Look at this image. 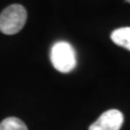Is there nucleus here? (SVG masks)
<instances>
[{
  "instance_id": "obj_2",
  "label": "nucleus",
  "mask_w": 130,
  "mask_h": 130,
  "mask_svg": "<svg viewBox=\"0 0 130 130\" xmlns=\"http://www.w3.org/2000/svg\"><path fill=\"white\" fill-rule=\"evenodd\" d=\"M51 63L61 73H70L76 66V53L73 46L66 41H58L51 48Z\"/></svg>"
},
{
  "instance_id": "obj_3",
  "label": "nucleus",
  "mask_w": 130,
  "mask_h": 130,
  "mask_svg": "<svg viewBox=\"0 0 130 130\" xmlns=\"http://www.w3.org/2000/svg\"><path fill=\"white\" fill-rule=\"evenodd\" d=\"M123 123V113L118 109H108L89 127V130H119Z\"/></svg>"
},
{
  "instance_id": "obj_6",
  "label": "nucleus",
  "mask_w": 130,
  "mask_h": 130,
  "mask_svg": "<svg viewBox=\"0 0 130 130\" xmlns=\"http://www.w3.org/2000/svg\"><path fill=\"white\" fill-rule=\"evenodd\" d=\"M126 1H127V2H129V3H130V0H126Z\"/></svg>"
},
{
  "instance_id": "obj_5",
  "label": "nucleus",
  "mask_w": 130,
  "mask_h": 130,
  "mask_svg": "<svg viewBox=\"0 0 130 130\" xmlns=\"http://www.w3.org/2000/svg\"><path fill=\"white\" fill-rule=\"evenodd\" d=\"M0 130H28L26 125L16 117H8L0 123Z\"/></svg>"
},
{
  "instance_id": "obj_4",
  "label": "nucleus",
  "mask_w": 130,
  "mask_h": 130,
  "mask_svg": "<svg viewBox=\"0 0 130 130\" xmlns=\"http://www.w3.org/2000/svg\"><path fill=\"white\" fill-rule=\"evenodd\" d=\"M111 39L117 46L130 51V27H121L113 30L111 34Z\"/></svg>"
},
{
  "instance_id": "obj_1",
  "label": "nucleus",
  "mask_w": 130,
  "mask_h": 130,
  "mask_svg": "<svg viewBox=\"0 0 130 130\" xmlns=\"http://www.w3.org/2000/svg\"><path fill=\"white\" fill-rule=\"evenodd\" d=\"M27 12L21 5H11L0 14V31L6 35H14L24 27Z\"/></svg>"
}]
</instances>
